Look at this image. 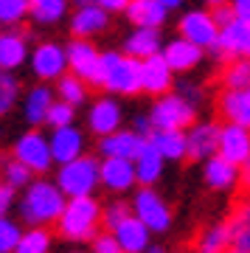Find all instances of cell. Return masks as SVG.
<instances>
[{"label": "cell", "mask_w": 250, "mask_h": 253, "mask_svg": "<svg viewBox=\"0 0 250 253\" xmlns=\"http://www.w3.org/2000/svg\"><path fill=\"white\" fill-rule=\"evenodd\" d=\"M98 225H101V206L93 200V194L68 197L62 217L56 219L59 236L73 239V242H93L98 236Z\"/></svg>", "instance_id": "1"}, {"label": "cell", "mask_w": 250, "mask_h": 253, "mask_svg": "<svg viewBox=\"0 0 250 253\" xmlns=\"http://www.w3.org/2000/svg\"><path fill=\"white\" fill-rule=\"evenodd\" d=\"M65 197L68 194L54 183L31 180L26 189V197H23V206H20V214L28 225H51L62 217L65 206H68Z\"/></svg>", "instance_id": "2"}, {"label": "cell", "mask_w": 250, "mask_h": 253, "mask_svg": "<svg viewBox=\"0 0 250 253\" xmlns=\"http://www.w3.org/2000/svg\"><path fill=\"white\" fill-rule=\"evenodd\" d=\"M101 87L121 96H135L143 90L141 82V59L129 54L107 51L101 54Z\"/></svg>", "instance_id": "3"}, {"label": "cell", "mask_w": 250, "mask_h": 253, "mask_svg": "<svg viewBox=\"0 0 250 253\" xmlns=\"http://www.w3.org/2000/svg\"><path fill=\"white\" fill-rule=\"evenodd\" d=\"M98 183H101V163L90 155H79L73 161L62 163V169L56 174V186L68 194V197H84L93 194Z\"/></svg>", "instance_id": "4"}, {"label": "cell", "mask_w": 250, "mask_h": 253, "mask_svg": "<svg viewBox=\"0 0 250 253\" xmlns=\"http://www.w3.org/2000/svg\"><path fill=\"white\" fill-rule=\"evenodd\" d=\"M194 104L188 99H183L180 93H163L161 99L155 101L152 113V124L158 129H188L194 124Z\"/></svg>", "instance_id": "5"}, {"label": "cell", "mask_w": 250, "mask_h": 253, "mask_svg": "<svg viewBox=\"0 0 250 253\" xmlns=\"http://www.w3.org/2000/svg\"><path fill=\"white\" fill-rule=\"evenodd\" d=\"M208 54L216 56L219 62H231V59H239V56L250 59V20L236 17L233 23H228L219 31V42L208 48Z\"/></svg>", "instance_id": "6"}, {"label": "cell", "mask_w": 250, "mask_h": 253, "mask_svg": "<svg viewBox=\"0 0 250 253\" xmlns=\"http://www.w3.org/2000/svg\"><path fill=\"white\" fill-rule=\"evenodd\" d=\"M132 214L138 219H143L152 234H166L171 225V208L163 203V197L158 191H152V186H143L132 200Z\"/></svg>", "instance_id": "7"}, {"label": "cell", "mask_w": 250, "mask_h": 253, "mask_svg": "<svg viewBox=\"0 0 250 253\" xmlns=\"http://www.w3.org/2000/svg\"><path fill=\"white\" fill-rule=\"evenodd\" d=\"M68 68H71V73L82 76L87 84L101 87V54L84 37H76L68 45Z\"/></svg>", "instance_id": "8"}, {"label": "cell", "mask_w": 250, "mask_h": 253, "mask_svg": "<svg viewBox=\"0 0 250 253\" xmlns=\"http://www.w3.org/2000/svg\"><path fill=\"white\" fill-rule=\"evenodd\" d=\"M14 158H20L34 174H45L51 169V163H54L51 141H45L42 132L31 129V132H26V135L14 144Z\"/></svg>", "instance_id": "9"}, {"label": "cell", "mask_w": 250, "mask_h": 253, "mask_svg": "<svg viewBox=\"0 0 250 253\" xmlns=\"http://www.w3.org/2000/svg\"><path fill=\"white\" fill-rule=\"evenodd\" d=\"M180 37H186L194 45L208 51L211 45L219 42V26H216L211 11H188L180 20Z\"/></svg>", "instance_id": "10"}, {"label": "cell", "mask_w": 250, "mask_h": 253, "mask_svg": "<svg viewBox=\"0 0 250 253\" xmlns=\"http://www.w3.org/2000/svg\"><path fill=\"white\" fill-rule=\"evenodd\" d=\"M219 155L236 166H245L250 161V126L228 121L219 132Z\"/></svg>", "instance_id": "11"}, {"label": "cell", "mask_w": 250, "mask_h": 253, "mask_svg": "<svg viewBox=\"0 0 250 253\" xmlns=\"http://www.w3.org/2000/svg\"><path fill=\"white\" fill-rule=\"evenodd\" d=\"M219 132H222V126L216 124V121H206V124H191L188 129V161H208L211 155L219 152Z\"/></svg>", "instance_id": "12"}, {"label": "cell", "mask_w": 250, "mask_h": 253, "mask_svg": "<svg viewBox=\"0 0 250 253\" xmlns=\"http://www.w3.org/2000/svg\"><path fill=\"white\" fill-rule=\"evenodd\" d=\"M31 68L40 79H59L68 68V48L56 45V42H42L37 45V51L31 54Z\"/></svg>", "instance_id": "13"}, {"label": "cell", "mask_w": 250, "mask_h": 253, "mask_svg": "<svg viewBox=\"0 0 250 253\" xmlns=\"http://www.w3.org/2000/svg\"><path fill=\"white\" fill-rule=\"evenodd\" d=\"M143 144H146V138L138 135L135 129H116L110 135L98 138V149H101L104 158H129V161H135L141 155Z\"/></svg>", "instance_id": "14"}, {"label": "cell", "mask_w": 250, "mask_h": 253, "mask_svg": "<svg viewBox=\"0 0 250 253\" xmlns=\"http://www.w3.org/2000/svg\"><path fill=\"white\" fill-rule=\"evenodd\" d=\"M171 65L166 62V56L161 54H152L141 59V82H143V90L152 93V96H163V93H169L171 87Z\"/></svg>", "instance_id": "15"}, {"label": "cell", "mask_w": 250, "mask_h": 253, "mask_svg": "<svg viewBox=\"0 0 250 253\" xmlns=\"http://www.w3.org/2000/svg\"><path fill=\"white\" fill-rule=\"evenodd\" d=\"M101 183L110 191H126L138 183L135 174V161L129 158H104L101 161Z\"/></svg>", "instance_id": "16"}, {"label": "cell", "mask_w": 250, "mask_h": 253, "mask_svg": "<svg viewBox=\"0 0 250 253\" xmlns=\"http://www.w3.org/2000/svg\"><path fill=\"white\" fill-rule=\"evenodd\" d=\"M242 180V166L231 163L228 158L216 152L206 161V183L216 191H228V189H236Z\"/></svg>", "instance_id": "17"}, {"label": "cell", "mask_w": 250, "mask_h": 253, "mask_svg": "<svg viewBox=\"0 0 250 253\" xmlns=\"http://www.w3.org/2000/svg\"><path fill=\"white\" fill-rule=\"evenodd\" d=\"M110 23V11L101 9L98 3H90V6H79L76 14L71 17V31L73 37H84L90 40L93 34H101Z\"/></svg>", "instance_id": "18"}, {"label": "cell", "mask_w": 250, "mask_h": 253, "mask_svg": "<svg viewBox=\"0 0 250 253\" xmlns=\"http://www.w3.org/2000/svg\"><path fill=\"white\" fill-rule=\"evenodd\" d=\"M113 234H116L118 245L124 248V253H146V248H149V234L152 231H149V225L143 219L129 214Z\"/></svg>", "instance_id": "19"}, {"label": "cell", "mask_w": 250, "mask_h": 253, "mask_svg": "<svg viewBox=\"0 0 250 253\" xmlns=\"http://www.w3.org/2000/svg\"><path fill=\"white\" fill-rule=\"evenodd\" d=\"M28 34L26 31H17L11 26L9 31H0V68L3 71H14L26 62L28 56V45H26Z\"/></svg>", "instance_id": "20"}, {"label": "cell", "mask_w": 250, "mask_h": 253, "mask_svg": "<svg viewBox=\"0 0 250 253\" xmlns=\"http://www.w3.org/2000/svg\"><path fill=\"white\" fill-rule=\"evenodd\" d=\"M82 146H84V138H82V132L73 124L56 126L54 135H51V152H54L56 163H68L73 158H79Z\"/></svg>", "instance_id": "21"}, {"label": "cell", "mask_w": 250, "mask_h": 253, "mask_svg": "<svg viewBox=\"0 0 250 253\" xmlns=\"http://www.w3.org/2000/svg\"><path fill=\"white\" fill-rule=\"evenodd\" d=\"M225 222L231 228V245L250 253V194H242V200L233 206L231 217Z\"/></svg>", "instance_id": "22"}, {"label": "cell", "mask_w": 250, "mask_h": 253, "mask_svg": "<svg viewBox=\"0 0 250 253\" xmlns=\"http://www.w3.org/2000/svg\"><path fill=\"white\" fill-rule=\"evenodd\" d=\"M87 124L96 135H110L116 132L118 124H121V107H118L116 99H98L93 107H90Z\"/></svg>", "instance_id": "23"}, {"label": "cell", "mask_w": 250, "mask_h": 253, "mask_svg": "<svg viewBox=\"0 0 250 253\" xmlns=\"http://www.w3.org/2000/svg\"><path fill=\"white\" fill-rule=\"evenodd\" d=\"M203 51H206V48L194 45L191 40L177 37V40H171L169 45L163 48V56H166V62L171 65V71H191V68L203 59Z\"/></svg>", "instance_id": "24"}, {"label": "cell", "mask_w": 250, "mask_h": 253, "mask_svg": "<svg viewBox=\"0 0 250 253\" xmlns=\"http://www.w3.org/2000/svg\"><path fill=\"white\" fill-rule=\"evenodd\" d=\"M163 161H166V158L161 155V149L146 138L141 155L135 158V174H138V183H141V186H155L158 177H161V172H163Z\"/></svg>", "instance_id": "25"}, {"label": "cell", "mask_w": 250, "mask_h": 253, "mask_svg": "<svg viewBox=\"0 0 250 253\" xmlns=\"http://www.w3.org/2000/svg\"><path fill=\"white\" fill-rule=\"evenodd\" d=\"M149 141H152V144L161 149L163 158H169V161H183V158L188 155L186 129H158V126H155Z\"/></svg>", "instance_id": "26"}, {"label": "cell", "mask_w": 250, "mask_h": 253, "mask_svg": "<svg viewBox=\"0 0 250 253\" xmlns=\"http://www.w3.org/2000/svg\"><path fill=\"white\" fill-rule=\"evenodd\" d=\"M166 6L161 0H129L126 6V17L135 26H146V28H161V23L166 20Z\"/></svg>", "instance_id": "27"}, {"label": "cell", "mask_w": 250, "mask_h": 253, "mask_svg": "<svg viewBox=\"0 0 250 253\" xmlns=\"http://www.w3.org/2000/svg\"><path fill=\"white\" fill-rule=\"evenodd\" d=\"M219 113L228 121H239V124L250 126V87L222 90V96H219Z\"/></svg>", "instance_id": "28"}, {"label": "cell", "mask_w": 250, "mask_h": 253, "mask_svg": "<svg viewBox=\"0 0 250 253\" xmlns=\"http://www.w3.org/2000/svg\"><path fill=\"white\" fill-rule=\"evenodd\" d=\"M124 54L138 56V59H146V56H152V54H161V34H158V28L138 26L132 34L126 37Z\"/></svg>", "instance_id": "29"}, {"label": "cell", "mask_w": 250, "mask_h": 253, "mask_svg": "<svg viewBox=\"0 0 250 253\" xmlns=\"http://www.w3.org/2000/svg\"><path fill=\"white\" fill-rule=\"evenodd\" d=\"M54 104V90L51 87H45V84H37L34 90H28L26 96V118L28 124H42L45 118H48V110Z\"/></svg>", "instance_id": "30"}, {"label": "cell", "mask_w": 250, "mask_h": 253, "mask_svg": "<svg viewBox=\"0 0 250 253\" xmlns=\"http://www.w3.org/2000/svg\"><path fill=\"white\" fill-rule=\"evenodd\" d=\"M219 79H222L225 90H242V87H250V59L248 56H239V59L222 62Z\"/></svg>", "instance_id": "31"}, {"label": "cell", "mask_w": 250, "mask_h": 253, "mask_svg": "<svg viewBox=\"0 0 250 253\" xmlns=\"http://www.w3.org/2000/svg\"><path fill=\"white\" fill-rule=\"evenodd\" d=\"M228 248H231V228H228V222L206 228L200 234V239H197V253H222Z\"/></svg>", "instance_id": "32"}, {"label": "cell", "mask_w": 250, "mask_h": 253, "mask_svg": "<svg viewBox=\"0 0 250 253\" xmlns=\"http://www.w3.org/2000/svg\"><path fill=\"white\" fill-rule=\"evenodd\" d=\"M71 0H31V17L42 26H51L56 20L65 17Z\"/></svg>", "instance_id": "33"}, {"label": "cell", "mask_w": 250, "mask_h": 253, "mask_svg": "<svg viewBox=\"0 0 250 253\" xmlns=\"http://www.w3.org/2000/svg\"><path fill=\"white\" fill-rule=\"evenodd\" d=\"M56 93H59V99L71 101L73 107H76L87 96V82L82 79V76H76V73H62L59 84H56Z\"/></svg>", "instance_id": "34"}, {"label": "cell", "mask_w": 250, "mask_h": 253, "mask_svg": "<svg viewBox=\"0 0 250 253\" xmlns=\"http://www.w3.org/2000/svg\"><path fill=\"white\" fill-rule=\"evenodd\" d=\"M48 248H51V234L42 225H34L31 231L20 236L17 248L11 253H48Z\"/></svg>", "instance_id": "35"}, {"label": "cell", "mask_w": 250, "mask_h": 253, "mask_svg": "<svg viewBox=\"0 0 250 253\" xmlns=\"http://www.w3.org/2000/svg\"><path fill=\"white\" fill-rule=\"evenodd\" d=\"M31 169H28L26 163L20 161V158H9V161H3V177L9 183L11 189H23L31 183Z\"/></svg>", "instance_id": "36"}, {"label": "cell", "mask_w": 250, "mask_h": 253, "mask_svg": "<svg viewBox=\"0 0 250 253\" xmlns=\"http://www.w3.org/2000/svg\"><path fill=\"white\" fill-rule=\"evenodd\" d=\"M31 14V0H0V26H17Z\"/></svg>", "instance_id": "37"}, {"label": "cell", "mask_w": 250, "mask_h": 253, "mask_svg": "<svg viewBox=\"0 0 250 253\" xmlns=\"http://www.w3.org/2000/svg\"><path fill=\"white\" fill-rule=\"evenodd\" d=\"M17 93H20V82L11 76V71H3L0 68V116L14 107Z\"/></svg>", "instance_id": "38"}, {"label": "cell", "mask_w": 250, "mask_h": 253, "mask_svg": "<svg viewBox=\"0 0 250 253\" xmlns=\"http://www.w3.org/2000/svg\"><path fill=\"white\" fill-rule=\"evenodd\" d=\"M45 124H51L54 129H56V126L73 124V104H71V101H65V99L54 101V104H51V110H48V118H45Z\"/></svg>", "instance_id": "39"}, {"label": "cell", "mask_w": 250, "mask_h": 253, "mask_svg": "<svg viewBox=\"0 0 250 253\" xmlns=\"http://www.w3.org/2000/svg\"><path fill=\"white\" fill-rule=\"evenodd\" d=\"M129 214H132V211H129L126 203H110V206L101 211V225H104V231H116Z\"/></svg>", "instance_id": "40"}, {"label": "cell", "mask_w": 250, "mask_h": 253, "mask_svg": "<svg viewBox=\"0 0 250 253\" xmlns=\"http://www.w3.org/2000/svg\"><path fill=\"white\" fill-rule=\"evenodd\" d=\"M20 228L11 222V219H6L3 214H0V253H11L14 248H17L20 242Z\"/></svg>", "instance_id": "41"}, {"label": "cell", "mask_w": 250, "mask_h": 253, "mask_svg": "<svg viewBox=\"0 0 250 253\" xmlns=\"http://www.w3.org/2000/svg\"><path fill=\"white\" fill-rule=\"evenodd\" d=\"M93 253H124V248L118 245L116 234L107 231V234H98L96 239H93Z\"/></svg>", "instance_id": "42"}, {"label": "cell", "mask_w": 250, "mask_h": 253, "mask_svg": "<svg viewBox=\"0 0 250 253\" xmlns=\"http://www.w3.org/2000/svg\"><path fill=\"white\" fill-rule=\"evenodd\" d=\"M211 14H214L216 26H219V31H222L228 23H233L236 20V9H233L231 0H225V3H216V6H211Z\"/></svg>", "instance_id": "43"}, {"label": "cell", "mask_w": 250, "mask_h": 253, "mask_svg": "<svg viewBox=\"0 0 250 253\" xmlns=\"http://www.w3.org/2000/svg\"><path fill=\"white\" fill-rule=\"evenodd\" d=\"M132 129L138 132V135L149 138V135H152V129H155V124H152V118H149V116H138V118H135V124H132Z\"/></svg>", "instance_id": "44"}, {"label": "cell", "mask_w": 250, "mask_h": 253, "mask_svg": "<svg viewBox=\"0 0 250 253\" xmlns=\"http://www.w3.org/2000/svg\"><path fill=\"white\" fill-rule=\"evenodd\" d=\"M96 3L107 11H126V6H129V0H96Z\"/></svg>", "instance_id": "45"}, {"label": "cell", "mask_w": 250, "mask_h": 253, "mask_svg": "<svg viewBox=\"0 0 250 253\" xmlns=\"http://www.w3.org/2000/svg\"><path fill=\"white\" fill-rule=\"evenodd\" d=\"M11 194H14V189H11L9 183L0 189V214H6L9 211V206H11Z\"/></svg>", "instance_id": "46"}, {"label": "cell", "mask_w": 250, "mask_h": 253, "mask_svg": "<svg viewBox=\"0 0 250 253\" xmlns=\"http://www.w3.org/2000/svg\"><path fill=\"white\" fill-rule=\"evenodd\" d=\"M233 9H236V17H245L250 20V0H231Z\"/></svg>", "instance_id": "47"}, {"label": "cell", "mask_w": 250, "mask_h": 253, "mask_svg": "<svg viewBox=\"0 0 250 253\" xmlns=\"http://www.w3.org/2000/svg\"><path fill=\"white\" fill-rule=\"evenodd\" d=\"M239 191L242 194H250V161L242 166V180H239Z\"/></svg>", "instance_id": "48"}, {"label": "cell", "mask_w": 250, "mask_h": 253, "mask_svg": "<svg viewBox=\"0 0 250 253\" xmlns=\"http://www.w3.org/2000/svg\"><path fill=\"white\" fill-rule=\"evenodd\" d=\"M180 96H183V99H188L191 104H194V101H200V90H197V87H191V84H183V87H180Z\"/></svg>", "instance_id": "49"}, {"label": "cell", "mask_w": 250, "mask_h": 253, "mask_svg": "<svg viewBox=\"0 0 250 253\" xmlns=\"http://www.w3.org/2000/svg\"><path fill=\"white\" fill-rule=\"evenodd\" d=\"M163 6H166V9H177L180 3H183V0H161Z\"/></svg>", "instance_id": "50"}, {"label": "cell", "mask_w": 250, "mask_h": 253, "mask_svg": "<svg viewBox=\"0 0 250 253\" xmlns=\"http://www.w3.org/2000/svg\"><path fill=\"white\" fill-rule=\"evenodd\" d=\"M146 253H166V251H163L161 245H149V248H146Z\"/></svg>", "instance_id": "51"}, {"label": "cell", "mask_w": 250, "mask_h": 253, "mask_svg": "<svg viewBox=\"0 0 250 253\" xmlns=\"http://www.w3.org/2000/svg\"><path fill=\"white\" fill-rule=\"evenodd\" d=\"M71 3H76V9H79V6H90V3H96V0H71Z\"/></svg>", "instance_id": "52"}, {"label": "cell", "mask_w": 250, "mask_h": 253, "mask_svg": "<svg viewBox=\"0 0 250 253\" xmlns=\"http://www.w3.org/2000/svg\"><path fill=\"white\" fill-rule=\"evenodd\" d=\"M222 253H245V251H239V248H233V245H231V248H228V251H222Z\"/></svg>", "instance_id": "53"}, {"label": "cell", "mask_w": 250, "mask_h": 253, "mask_svg": "<svg viewBox=\"0 0 250 253\" xmlns=\"http://www.w3.org/2000/svg\"><path fill=\"white\" fill-rule=\"evenodd\" d=\"M216 3H225V0H208V6H216Z\"/></svg>", "instance_id": "54"}, {"label": "cell", "mask_w": 250, "mask_h": 253, "mask_svg": "<svg viewBox=\"0 0 250 253\" xmlns=\"http://www.w3.org/2000/svg\"><path fill=\"white\" fill-rule=\"evenodd\" d=\"M0 189H3V183H0Z\"/></svg>", "instance_id": "55"}]
</instances>
